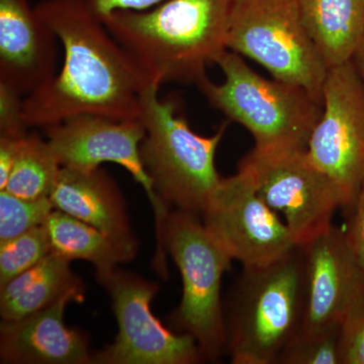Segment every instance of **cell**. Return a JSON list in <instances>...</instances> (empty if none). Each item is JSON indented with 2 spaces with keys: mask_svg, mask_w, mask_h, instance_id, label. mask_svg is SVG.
I'll return each mask as SVG.
<instances>
[{
  "mask_svg": "<svg viewBox=\"0 0 364 364\" xmlns=\"http://www.w3.org/2000/svg\"><path fill=\"white\" fill-rule=\"evenodd\" d=\"M41 18L63 49L61 68L23 100L26 128H42L82 114L140 119V98L149 85L109 33L88 0H42Z\"/></svg>",
  "mask_w": 364,
  "mask_h": 364,
  "instance_id": "obj_1",
  "label": "cell"
},
{
  "mask_svg": "<svg viewBox=\"0 0 364 364\" xmlns=\"http://www.w3.org/2000/svg\"><path fill=\"white\" fill-rule=\"evenodd\" d=\"M233 0H164L102 18L149 85H198L228 50Z\"/></svg>",
  "mask_w": 364,
  "mask_h": 364,
  "instance_id": "obj_2",
  "label": "cell"
},
{
  "mask_svg": "<svg viewBox=\"0 0 364 364\" xmlns=\"http://www.w3.org/2000/svg\"><path fill=\"white\" fill-rule=\"evenodd\" d=\"M305 259L301 246L267 267L244 268L226 308L227 353L233 364H279L303 327Z\"/></svg>",
  "mask_w": 364,
  "mask_h": 364,
  "instance_id": "obj_3",
  "label": "cell"
},
{
  "mask_svg": "<svg viewBox=\"0 0 364 364\" xmlns=\"http://www.w3.org/2000/svg\"><path fill=\"white\" fill-rule=\"evenodd\" d=\"M159 88L146 86L140 98L146 131L140 148L144 167L165 207L200 217L222 179L215 155L228 124H221L214 135H198L176 100L159 97Z\"/></svg>",
  "mask_w": 364,
  "mask_h": 364,
  "instance_id": "obj_4",
  "label": "cell"
},
{
  "mask_svg": "<svg viewBox=\"0 0 364 364\" xmlns=\"http://www.w3.org/2000/svg\"><path fill=\"white\" fill-rule=\"evenodd\" d=\"M215 64L220 85L205 77L198 87L215 109L241 124L260 150H306L323 102L301 86L262 77L241 55L227 50Z\"/></svg>",
  "mask_w": 364,
  "mask_h": 364,
  "instance_id": "obj_5",
  "label": "cell"
},
{
  "mask_svg": "<svg viewBox=\"0 0 364 364\" xmlns=\"http://www.w3.org/2000/svg\"><path fill=\"white\" fill-rule=\"evenodd\" d=\"M164 245L182 279L181 304L170 322L196 339L205 360H218L227 352L222 279L231 269L233 259L208 232L200 215L182 210H170L164 226Z\"/></svg>",
  "mask_w": 364,
  "mask_h": 364,
  "instance_id": "obj_6",
  "label": "cell"
},
{
  "mask_svg": "<svg viewBox=\"0 0 364 364\" xmlns=\"http://www.w3.org/2000/svg\"><path fill=\"white\" fill-rule=\"evenodd\" d=\"M227 46L273 78L322 100L328 68L304 21L301 0H233Z\"/></svg>",
  "mask_w": 364,
  "mask_h": 364,
  "instance_id": "obj_7",
  "label": "cell"
},
{
  "mask_svg": "<svg viewBox=\"0 0 364 364\" xmlns=\"http://www.w3.org/2000/svg\"><path fill=\"white\" fill-rule=\"evenodd\" d=\"M322 102L306 156L338 188L347 215L364 183V83L353 60L328 69Z\"/></svg>",
  "mask_w": 364,
  "mask_h": 364,
  "instance_id": "obj_8",
  "label": "cell"
},
{
  "mask_svg": "<svg viewBox=\"0 0 364 364\" xmlns=\"http://www.w3.org/2000/svg\"><path fill=\"white\" fill-rule=\"evenodd\" d=\"M239 166L252 174L258 193L284 220L299 246L332 226L342 198L331 179L314 166L306 150L253 148Z\"/></svg>",
  "mask_w": 364,
  "mask_h": 364,
  "instance_id": "obj_9",
  "label": "cell"
},
{
  "mask_svg": "<svg viewBox=\"0 0 364 364\" xmlns=\"http://www.w3.org/2000/svg\"><path fill=\"white\" fill-rule=\"evenodd\" d=\"M46 140L62 167L93 169L105 162L126 169L145 191L154 210L157 247L153 265L166 270L164 226L170 210L156 193L141 157L146 135L140 119H119L102 114H82L44 129Z\"/></svg>",
  "mask_w": 364,
  "mask_h": 364,
  "instance_id": "obj_10",
  "label": "cell"
},
{
  "mask_svg": "<svg viewBox=\"0 0 364 364\" xmlns=\"http://www.w3.org/2000/svg\"><path fill=\"white\" fill-rule=\"evenodd\" d=\"M200 218L230 257L244 268L267 267L299 246L244 167L238 166L236 174L221 179Z\"/></svg>",
  "mask_w": 364,
  "mask_h": 364,
  "instance_id": "obj_11",
  "label": "cell"
},
{
  "mask_svg": "<svg viewBox=\"0 0 364 364\" xmlns=\"http://www.w3.org/2000/svg\"><path fill=\"white\" fill-rule=\"evenodd\" d=\"M100 284L109 291L119 333L114 343L92 355L98 364H195L203 359L198 342L170 331L153 315L159 286L131 272L114 270Z\"/></svg>",
  "mask_w": 364,
  "mask_h": 364,
  "instance_id": "obj_12",
  "label": "cell"
},
{
  "mask_svg": "<svg viewBox=\"0 0 364 364\" xmlns=\"http://www.w3.org/2000/svg\"><path fill=\"white\" fill-rule=\"evenodd\" d=\"M305 259L306 308L301 332L341 327L364 298V269L344 230L332 225L301 246Z\"/></svg>",
  "mask_w": 364,
  "mask_h": 364,
  "instance_id": "obj_13",
  "label": "cell"
},
{
  "mask_svg": "<svg viewBox=\"0 0 364 364\" xmlns=\"http://www.w3.org/2000/svg\"><path fill=\"white\" fill-rule=\"evenodd\" d=\"M59 39L31 0H0V83L26 97L58 72Z\"/></svg>",
  "mask_w": 364,
  "mask_h": 364,
  "instance_id": "obj_14",
  "label": "cell"
},
{
  "mask_svg": "<svg viewBox=\"0 0 364 364\" xmlns=\"http://www.w3.org/2000/svg\"><path fill=\"white\" fill-rule=\"evenodd\" d=\"M85 289H72L51 306L20 320L0 325L1 363H92L88 340L79 330L64 323L67 305L83 301Z\"/></svg>",
  "mask_w": 364,
  "mask_h": 364,
  "instance_id": "obj_15",
  "label": "cell"
},
{
  "mask_svg": "<svg viewBox=\"0 0 364 364\" xmlns=\"http://www.w3.org/2000/svg\"><path fill=\"white\" fill-rule=\"evenodd\" d=\"M55 210L138 249L121 191L104 169L62 167L50 195Z\"/></svg>",
  "mask_w": 364,
  "mask_h": 364,
  "instance_id": "obj_16",
  "label": "cell"
},
{
  "mask_svg": "<svg viewBox=\"0 0 364 364\" xmlns=\"http://www.w3.org/2000/svg\"><path fill=\"white\" fill-rule=\"evenodd\" d=\"M301 9L327 68L351 61L364 37V0H301Z\"/></svg>",
  "mask_w": 364,
  "mask_h": 364,
  "instance_id": "obj_17",
  "label": "cell"
},
{
  "mask_svg": "<svg viewBox=\"0 0 364 364\" xmlns=\"http://www.w3.org/2000/svg\"><path fill=\"white\" fill-rule=\"evenodd\" d=\"M85 289L70 261L50 253L33 267L0 287L2 320H20L43 310L72 289Z\"/></svg>",
  "mask_w": 364,
  "mask_h": 364,
  "instance_id": "obj_18",
  "label": "cell"
},
{
  "mask_svg": "<svg viewBox=\"0 0 364 364\" xmlns=\"http://www.w3.org/2000/svg\"><path fill=\"white\" fill-rule=\"evenodd\" d=\"M44 224L52 252L70 262L88 261L95 265L100 282L114 272L119 263L133 260L138 250L58 210H53Z\"/></svg>",
  "mask_w": 364,
  "mask_h": 364,
  "instance_id": "obj_19",
  "label": "cell"
},
{
  "mask_svg": "<svg viewBox=\"0 0 364 364\" xmlns=\"http://www.w3.org/2000/svg\"><path fill=\"white\" fill-rule=\"evenodd\" d=\"M61 168L48 141L28 133L21 138L18 156L2 191L25 200L50 198Z\"/></svg>",
  "mask_w": 364,
  "mask_h": 364,
  "instance_id": "obj_20",
  "label": "cell"
},
{
  "mask_svg": "<svg viewBox=\"0 0 364 364\" xmlns=\"http://www.w3.org/2000/svg\"><path fill=\"white\" fill-rule=\"evenodd\" d=\"M52 253L45 224L0 243V287Z\"/></svg>",
  "mask_w": 364,
  "mask_h": 364,
  "instance_id": "obj_21",
  "label": "cell"
},
{
  "mask_svg": "<svg viewBox=\"0 0 364 364\" xmlns=\"http://www.w3.org/2000/svg\"><path fill=\"white\" fill-rule=\"evenodd\" d=\"M54 210L49 198L25 200L0 191V243L44 224Z\"/></svg>",
  "mask_w": 364,
  "mask_h": 364,
  "instance_id": "obj_22",
  "label": "cell"
},
{
  "mask_svg": "<svg viewBox=\"0 0 364 364\" xmlns=\"http://www.w3.org/2000/svg\"><path fill=\"white\" fill-rule=\"evenodd\" d=\"M341 327L299 332L280 356L279 364H341Z\"/></svg>",
  "mask_w": 364,
  "mask_h": 364,
  "instance_id": "obj_23",
  "label": "cell"
},
{
  "mask_svg": "<svg viewBox=\"0 0 364 364\" xmlns=\"http://www.w3.org/2000/svg\"><path fill=\"white\" fill-rule=\"evenodd\" d=\"M340 355L341 364H364V298L342 323Z\"/></svg>",
  "mask_w": 364,
  "mask_h": 364,
  "instance_id": "obj_24",
  "label": "cell"
},
{
  "mask_svg": "<svg viewBox=\"0 0 364 364\" xmlns=\"http://www.w3.org/2000/svg\"><path fill=\"white\" fill-rule=\"evenodd\" d=\"M25 97L0 83V136L21 138L26 136L23 107Z\"/></svg>",
  "mask_w": 364,
  "mask_h": 364,
  "instance_id": "obj_25",
  "label": "cell"
},
{
  "mask_svg": "<svg viewBox=\"0 0 364 364\" xmlns=\"http://www.w3.org/2000/svg\"><path fill=\"white\" fill-rule=\"evenodd\" d=\"M346 215L348 224L345 233L359 264L364 269V183L353 208Z\"/></svg>",
  "mask_w": 364,
  "mask_h": 364,
  "instance_id": "obj_26",
  "label": "cell"
},
{
  "mask_svg": "<svg viewBox=\"0 0 364 364\" xmlns=\"http://www.w3.org/2000/svg\"><path fill=\"white\" fill-rule=\"evenodd\" d=\"M92 11L104 18L114 11H141L152 9L164 0H88Z\"/></svg>",
  "mask_w": 364,
  "mask_h": 364,
  "instance_id": "obj_27",
  "label": "cell"
},
{
  "mask_svg": "<svg viewBox=\"0 0 364 364\" xmlns=\"http://www.w3.org/2000/svg\"><path fill=\"white\" fill-rule=\"evenodd\" d=\"M21 138L0 136V191L6 188V182L11 176L18 156Z\"/></svg>",
  "mask_w": 364,
  "mask_h": 364,
  "instance_id": "obj_28",
  "label": "cell"
},
{
  "mask_svg": "<svg viewBox=\"0 0 364 364\" xmlns=\"http://www.w3.org/2000/svg\"><path fill=\"white\" fill-rule=\"evenodd\" d=\"M352 60H353L354 64H355L359 72V75H360L364 83V37Z\"/></svg>",
  "mask_w": 364,
  "mask_h": 364,
  "instance_id": "obj_29",
  "label": "cell"
}]
</instances>
